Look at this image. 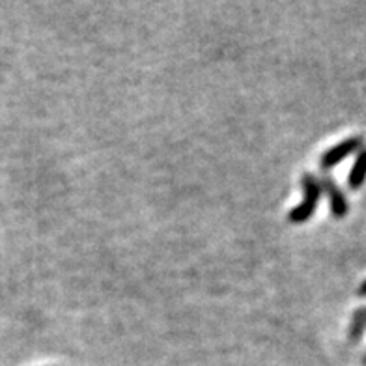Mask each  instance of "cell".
<instances>
[{
    "mask_svg": "<svg viewBox=\"0 0 366 366\" xmlns=\"http://www.w3.org/2000/svg\"><path fill=\"white\" fill-rule=\"evenodd\" d=\"M362 148H365V138L362 137L346 138L342 143L334 144L333 148H329L327 152L322 155V159H320V164H322V169H333L340 161H344L348 155L359 152Z\"/></svg>",
    "mask_w": 366,
    "mask_h": 366,
    "instance_id": "cell-2",
    "label": "cell"
},
{
    "mask_svg": "<svg viewBox=\"0 0 366 366\" xmlns=\"http://www.w3.org/2000/svg\"><path fill=\"white\" fill-rule=\"evenodd\" d=\"M366 181V148L357 152L355 163L351 166L350 174H348V187L357 191L365 185Z\"/></svg>",
    "mask_w": 366,
    "mask_h": 366,
    "instance_id": "cell-4",
    "label": "cell"
},
{
    "mask_svg": "<svg viewBox=\"0 0 366 366\" xmlns=\"http://www.w3.org/2000/svg\"><path fill=\"white\" fill-rule=\"evenodd\" d=\"M365 366H366V357H365Z\"/></svg>",
    "mask_w": 366,
    "mask_h": 366,
    "instance_id": "cell-7",
    "label": "cell"
},
{
    "mask_svg": "<svg viewBox=\"0 0 366 366\" xmlns=\"http://www.w3.org/2000/svg\"><path fill=\"white\" fill-rule=\"evenodd\" d=\"M357 294H359V295H366V280H365V282H362L361 286H359V290H357Z\"/></svg>",
    "mask_w": 366,
    "mask_h": 366,
    "instance_id": "cell-6",
    "label": "cell"
},
{
    "mask_svg": "<svg viewBox=\"0 0 366 366\" xmlns=\"http://www.w3.org/2000/svg\"><path fill=\"white\" fill-rule=\"evenodd\" d=\"M303 189H305V200L297 208L292 209L290 215H288L290 223L294 224H301L311 219L314 211H316L320 197H322V185H320V180H318L316 176H303Z\"/></svg>",
    "mask_w": 366,
    "mask_h": 366,
    "instance_id": "cell-1",
    "label": "cell"
},
{
    "mask_svg": "<svg viewBox=\"0 0 366 366\" xmlns=\"http://www.w3.org/2000/svg\"><path fill=\"white\" fill-rule=\"evenodd\" d=\"M320 185H322V191L329 197V204H331V214H333V217H336V219L346 217L348 211H350V204H348V200H346L344 192L340 191V187L333 181V178L325 176V178L320 181Z\"/></svg>",
    "mask_w": 366,
    "mask_h": 366,
    "instance_id": "cell-3",
    "label": "cell"
},
{
    "mask_svg": "<svg viewBox=\"0 0 366 366\" xmlns=\"http://www.w3.org/2000/svg\"><path fill=\"white\" fill-rule=\"evenodd\" d=\"M366 329V308H357L353 312V318H351V331H350V339L351 340H359L365 334Z\"/></svg>",
    "mask_w": 366,
    "mask_h": 366,
    "instance_id": "cell-5",
    "label": "cell"
}]
</instances>
